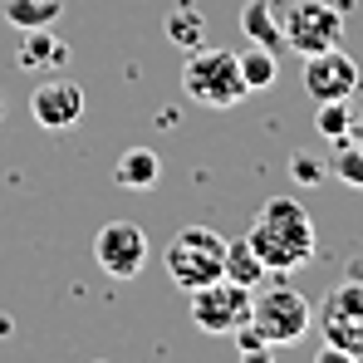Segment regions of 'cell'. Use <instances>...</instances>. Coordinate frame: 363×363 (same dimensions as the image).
<instances>
[{
    "label": "cell",
    "mask_w": 363,
    "mask_h": 363,
    "mask_svg": "<svg viewBox=\"0 0 363 363\" xmlns=\"http://www.w3.org/2000/svg\"><path fill=\"white\" fill-rule=\"evenodd\" d=\"M245 241L255 245V255L265 260L270 275H290L314 260V221L295 196H270L255 216V226L245 231Z\"/></svg>",
    "instance_id": "1"
},
{
    "label": "cell",
    "mask_w": 363,
    "mask_h": 363,
    "mask_svg": "<svg viewBox=\"0 0 363 363\" xmlns=\"http://www.w3.org/2000/svg\"><path fill=\"white\" fill-rule=\"evenodd\" d=\"M250 324L270 339V349H285L314 329V304L295 285H285V275H270L260 290H250Z\"/></svg>",
    "instance_id": "2"
},
{
    "label": "cell",
    "mask_w": 363,
    "mask_h": 363,
    "mask_svg": "<svg viewBox=\"0 0 363 363\" xmlns=\"http://www.w3.org/2000/svg\"><path fill=\"white\" fill-rule=\"evenodd\" d=\"M182 89L191 104H206V108H236L245 94L241 79V60L236 50H186V64H182Z\"/></svg>",
    "instance_id": "3"
},
{
    "label": "cell",
    "mask_w": 363,
    "mask_h": 363,
    "mask_svg": "<svg viewBox=\"0 0 363 363\" xmlns=\"http://www.w3.org/2000/svg\"><path fill=\"white\" fill-rule=\"evenodd\" d=\"M162 265L172 275V285L182 290H201L211 280H221L226 265V236H216L211 226H182L162 250Z\"/></svg>",
    "instance_id": "4"
},
{
    "label": "cell",
    "mask_w": 363,
    "mask_h": 363,
    "mask_svg": "<svg viewBox=\"0 0 363 363\" xmlns=\"http://www.w3.org/2000/svg\"><path fill=\"white\" fill-rule=\"evenodd\" d=\"M280 30H285V45L300 55L334 50L344 40V5L339 0H290V10H280Z\"/></svg>",
    "instance_id": "5"
},
{
    "label": "cell",
    "mask_w": 363,
    "mask_h": 363,
    "mask_svg": "<svg viewBox=\"0 0 363 363\" xmlns=\"http://www.w3.org/2000/svg\"><path fill=\"white\" fill-rule=\"evenodd\" d=\"M319 329H324V349L344 354L349 363H363V285L359 280L334 285V295L324 300V314H319Z\"/></svg>",
    "instance_id": "6"
},
{
    "label": "cell",
    "mask_w": 363,
    "mask_h": 363,
    "mask_svg": "<svg viewBox=\"0 0 363 363\" xmlns=\"http://www.w3.org/2000/svg\"><path fill=\"white\" fill-rule=\"evenodd\" d=\"M186 300H191V324L201 334H236L250 319V290L226 275L201 285V290H186Z\"/></svg>",
    "instance_id": "7"
},
{
    "label": "cell",
    "mask_w": 363,
    "mask_h": 363,
    "mask_svg": "<svg viewBox=\"0 0 363 363\" xmlns=\"http://www.w3.org/2000/svg\"><path fill=\"white\" fill-rule=\"evenodd\" d=\"M94 260L108 280H133L143 265H147V236L143 226L133 221H108L99 236H94Z\"/></svg>",
    "instance_id": "8"
},
{
    "label": "cell",
    "mask_w": 363,
    "mask_h": 363,
    "mask_svg": "<svg viewBox=\"0 0 363 363\" xmlns=\"http://www.w3.org/2000/svg\"><path fill=\"white\" fill-rule=\"evenodd\" d=\"M359 60L344 55L339 45L334 50H319V55H304V94L314 104H334V99H354L359 89Z\"/></svg>",
    "instance_id": "9"
},
{
    "label": "cell",
    "mask_w": 363,
    "mask_h": 363,
    "mask_svg": "<svg viewBox=\"0 0 363 363\" xmlns=\"http://www.w3.org/2000/svg\"><path fill=\"white\" fill-rule=\"evenodd\" d=\"M30 118L40 123L45 133H69V128H79V118H84V89H79L74 79H50V84H40V89L30 94Z\"/></svg>",
    "instance_id": "10"
},
{
    "label": "cell",
    "mask_w": 363,
    "mask_h": 363,
    "mask_svg": "<svg viewBox=\"0 0 363 363\" xmlns=\"http://www.w3.org/2000/svg\"><path fill=\"white\" fill-rule=\"evenodd\" d=\"M157 177H162V157L152 147H128L113 167V182L128 191H147V186H157Z\"/></svg>",
    "instance_id": "11"
},
{
    "label": "cell",
    "mask_w": 363,
    "mask_h": 363,
    "mask_svg": "<svg viewBox=\"0 0 363 363\" xmlns=\"http://www.w3.org/2000/svg\"><path fill=\"white\" fill-rule=\"evenodd\" d=\"M221 275L226 280H236V285H245V290H260L265 280H270V270H265V260L255 255V245L245 241H226V265H221Z\"/></svg>",
    "instance_id": "12"
},
{
    "label": "cell",
    "mask_w": 363,
    "mask_h": 363,
    "mask_svg": "<svg viewBox=\"0 0 363 363\" xmlns=\"http://www.w3.org/2000/svg\"><path fill=\"white\" fill-rule=\"evenodd\" d=\"M241 30L250 45H265V50H280L285 45V30H280V15L270 10V0H245L241 5Z\"/></svg>",
    "instance_id": "13"
},
{
    "label": "cell",
    "mask_w": 363,
    "mask_h": 363,
    "mask_svg": "<svg viewBox=\"0 0 363 363\" xmlns=\"http://www.w3.org/2000/svg\"><path fill=\"white\" fill-rule=\"evenodd\" d=\"M64 60H69V45H64L60 35H50V25L45 30H25L20 69H60Z\"/></svg>",
    "instance_id": "14"
},
{
    "label": "cell",
    "mask_w": 363,
    "mask_h": 363,
    "mask_svg": "<svg viewBox=\"0 0 363 363\" xmlns=\"http://www.w3.org/2000/svg\"><path fill=\"white\" fill-rule=\"evenodd\" d=\"M167 40H172L177 50H201V45H206V20H201V10H196L191 0H182L177 10L167 15Z\"/></svg>",
    "instance_id": "15"
},
{
    "label": "cell",
    "mask_w": 363,
    "mask_h": 363,
    "mask_svg": "<svg viewBox=\"0 0 363 363\" xmlns=\"http://www.w3.org/2000/svg\"><path fill=\"white\" fill-rule=\"evenodd\" d=\"M236 60H241V79H245L250 94H260V89H270V84L280 79V60H275V50H265V45H250Z\"/></svg>",
    "instance_id": "16"
},
{
    "label": "cell",
    "mask_w": 363,
    "mask_h": 363,
    "mask_svg": "<svg viewBox=\"0 0 363 363\" xmlns=\"http://www.w3.org/2000/svg\"><path fill=\"white\" fill-rule=\"evenodd\" d=\"M64 10V0H5V20L20 25V30H45L55 25Z\"/></svg>",
    "instance_id": "17"
},
{
    "label": "cell",
    "mask_w": 363,
    "mask_h": 363,
    "mask_svg": "<svg viewBox=\"0 0 363 363\" xmlns=\"http://www.w3.org/2000/svg\"><path fill=\"white\" fill-rule=\"evenodd\" d=\"M354 128V113H349V99H334V104H319L314 108V133L329 138V143H344Z\"/></svg>",
    "instance_id": "18"
},
{
    "label": "cell",
    "mask_w": 363,
    "mask_h": 363,
    "mask_svg": "<svg viewBox=\"0 0 363 363\" xmlns=\"http://www.w3.org/2000/svg\"><path fill=\"white\" fill-rule=\"evenodd\" d=\"M329 177H339L344 186H359L363 191V147L359 143H334V157H329Z\"/></svg>",
    "instance_id": "19"
},
{
    "label": "cell",
    "mask_w": 363,
    "mask_h": 363,
    "mask_svg": "<svg viewBox=\"0 0 363 363\" xmlns=\"http://www.w3.org/2000/svg\"><path fill=\"white\" fill-rule=\"evenodd\" d=\"M231 339H236V349H241V359H270V339H265V334H260V329H255V324H250V319H245L241 329H236V334H231Z\"/></svg>",
    "instance_id": "20"
},
{
    "label": "cell",
    "mask_w": 363,
    "mask_h": 363,
    "mask_svg": "<svg viewBox=\"0 0 363 363\" xmlns=\"http://www.w3.org/2000/svg\"><path fill=\"white\" fill-rule=\"evenodd\" d=\"M290 177L300 182V186H324L329 167H324L319 157H309V152H295V157H290Z\"/></svg>",
    "instance_id": "21"
},
{
    "label": "cell",
    "mask_w": 363,
    "mask_h": 363,
    "mask_svg": "<svg viewBox=\"0 0 363 363\" xmlns=\"http://www.w3.org/2000/svg\"><path fill=\"white\" fill-rule=\"evenodd\" d=\"M349 143H359V147H363V118H354V128H349Z\"/></svg>",
    "instance_id": "22"
}]
</instances>
